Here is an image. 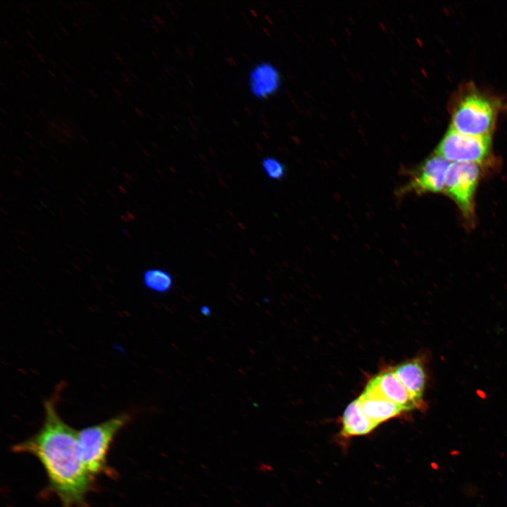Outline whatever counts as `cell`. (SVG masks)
Listing matches in <instances>:
<instances>
[{"mask_svg":"<svg viewBox=\"0 0 507 507\" xmlns=\"http://www.w3.org/2000/svg\"><path fill=\"white\" fill-rule=\"evenodd\" d=\"M61 87H62V89H63L68 95H70V96L72 95V92H70V90L68 87H66L64 86V85H61Z\"/></svg>","mask_w":507,"mask_h":507,"instance_id":"836d02e7","label":"cell"},{"mask_svg":"<svg viewBox=\"0 0 507 507\" xmlns=\"http://www.w3.org/2000/svg\"><path fill=\"white\" fill-rule=\"evenodd\" d=\"M66 6H67V9H68L69 11H70V12H72V13H74V12H75L74 8H73V6H71L69 3H66Z\"/></svg>","mask_w":507,"mask_h":507,"instance_id":"e575fe53","label":"cell"},{"mask_svg":"<svg viewBox=\"0 0 507 507\" xmlns=\"http://www.w3.org/2000/svg\"><path fill=\"white\" fill-rule=\"evenodd\" d=\"M42 15H43L47 20H49L51 19L49 15L46 12H45L44 11H42Z\"/></svg>","mask_w":507,"mask_h":507,"instance_id":"60d3db41","label":"cell"},{"mask_svg":"<svg viewBox=\"0 0 507 507\" xmlns=\"http://www.w3.org/2000/svg\"><path fill=\"white\" fill-rule=\"evenodd\" d=\"M81 138H82L83 140H84V141H87V140H88L87 138L84 135H81Z\"/></svg>","mask_w":507,"mask_h":507,"instance_id":"680465c9","label":"cell"},{"mask_svg":"<svg viewBox=\"0 0 507 507\" xmlns=\"http://www.w3.org/2000/svg\"><path fill=\"white\" fill-rule=\"evenodd\" d=\"M88 92H89V93L92 95V96L94 97V99H97V98H98V94H97V93H96L94 90L89 89H88Z\"/></svg>","mask_w":507,"mask_h":507,"instance_id":"d4e9b609","label":"cell"},{"mask_svg":"<svg viewBox=\"0 0 507 507\" xmlns=\"http://www.w3.org/2000/svg\"><path fill=\"white\" fill-rule=\"evenodd\" d=\"M36 56L42 63H46V61L45 60L44 57L42 56V54L37 51L36 53Z\"/></svg>","mask_w":507,"mask_h":507,"instance_id":"d6986e66","label":"cell"},{"mask_svg":"<svg viewBox=\"0 0 507 507\" xmlns=\"http://www.w3.org/2000/svg\"><path fill=\"white\" fill-rule=\"evenodd\" d=\"M24 63H25V65H27L30 68H32V65L29 60H27V58H24Z\"/></svg>","mask_w":507,"mask_h":507,"instance_id":"ab89813d","label":"cell"},{"mask_svg":"<svg viewBox=\"0 0 507 507\" xmlns=\"http://www.w3.org/2000/svg\"><path fill=\"white\" fill-rule=\"evenodd\" d=\"M37 75L38 78H40V80H42L43 77H42L41 75H39V74L37 73Z\"/></svg>","mask_w":507,"mask_h":507,"instance_id":"91938a15","label":"cell"},{"mask_svg":"<svg viewBox=\"0 0 507 507\" xmlns=\"http://www.w3.org/2000/svg\"><path fill=\"white\" fill-rule=\"evenodd\" d=\"M0 110H1V112L5 116H6V117H8V116H9L8 112H7L6 111H5V110L3 108V107H1V108H0Z\"/></svg>","mask_w":507,"mask_h":507,"instance_id":"ee69618b","label":"cell"},{"mask_svg":"<svg viewBox=\"0 0 507 507\" xmlns=\"http://www.w3.org/2000/svg\"><path fill=\"white\" fill-rule=\"evenodd\" d=\"M113 96H114V99H115V101H116L120 105H123V102H122L121 99H120V97H118V96H115V95H114Z\"/></svg>","mask_w":507,"mask_h":507,"instance_id":"7bdbcfd3","label":"cell"},{"mask_svg":"<svg viewBox=\"0 0 507 507\" xmlns=\"http://www.w3.org/2000/svg\"><path fill=\"white\" fill-rule=\"evenodd\" d=\"M48 62L53 68H57V64L53 60L48 59Z\"/></svg>","mask_w":507,"mask_h":507,"instance_id":"8d00e7d4","label":"cell"},{"mask_svg":"<svg viewBox=\"0 0 507 507\" xmlns=\"http://www.w3.org/2000/svg\"><path fill=\"white\" fill-rule=\"evenodd\" d=\"M61 61L66 67H68L71 70H73L72 65L64 58H61Z\"/></svg>","mask_w":507,"mask_h":507,"instance_id":"603a6c76","label":"cell"},{"mask_svg":"<svg viewBox=\"0 0 507 507\" xmlns=\"http://www.w3.org/2000/svg\"><path fill=\"white\" fill-rule=\"evenodd\" d=\"M135 111H136L139 115H142V113H140V111H139L137 108H135Z\"/></svg>","mask_w":507,"mask_h":507,"instance_id":"94428289","label":"cell"},{"mask_svg":"<svg viewBox=\"0 0 507 507\" xmlns=\"http://www.w3.org/2000/svg\"><path fill=\"white\" fill-rule=\"evenodd\" d=\"M131 415L122 413L100 423L77 432L78 451L87 472L95 479L110 472L107 456L116 434L130 422Z\"/></svg>","mask_w":507,"mask_h":507,"instance_id":"7a4b0ae2","label":"cell"},{"mask_svg":"<svg viewBox=\"0 0 507 507\" xmlns=\"http://www.w3.org/2000/svg\"><path fill=\"white\" fill-rule=\"evenodd\" d=\"M114 55H115V57L116 60H117L121 65H124V64H125V62H124L123 58L122 56L120 55V54H119L118 51H115V52H114Z\"/></svg>","mask_w":507,"mask_h":507,"instance_id":"e0dca14e","label":"cell"},{"mask_svg":"<svg viewBox=\"0 0 507 507\" xmlns=\"http://www.w3.org/2000/svg\"><path fill=\"white\" fill-rule=\"evenodd\" d=\"M26 34L30 37V38L31 39L35 40V37L34 34H33L30 30H26Z\"/></svg>","mask_w":507,"mask_h":507,"instance_id":"1f68e13d","label":"cell"},{"mask_svg":"<svg viewBox=\"0 0 507 507\" xmlns=\"http://www.w3.org/2000/svg\"><path fill=\"white\" fill-rule=\"evenodd\" d=\"M123 76V82L128 87L131 86V82L129 75L126 73L123 72L122 73Z\"/></svg>","mask_w":507,"mask_h":507,"instance_id":"5bb4252c","label":"cell"},{"mask_svg":"<svg viewBox=\"0 0 507 507\" xmlns=\"http://www.w3.org/2000/svg\"><path fill=\"white\" fill-rule=\"evenodd\" d=\"M480 173L477 163H451L446 175L444 192L456 204L469 223L474 219V199Z\"/></svg>","mask_w":507,"mask_h":507,"instance_id":"277c9868","label":"cell"},{"mask_svg":"<svg viewBox=\"0 0 507 507\" xmlns=\"http://www.w3.org/2000/svg\"><path fill=\"white\" fill-rule=\"evenodd\" d=\"M120 122L122 124V125L124 126L125 128L128 127V125L127 124V123L125 121H124L123 120H120Z\"/></svg>","mask_w":507,"mask_h":507,"instance_id":"c3c4849f","label":"cell"},{"mask_svg":"<svg viewBox=\"0 0 507 507\" xmlns=\"http://www.w3.org/2000/svg\"><path fill=\"white\" fill-rule=\"evenodd\" d=\"M48 73L54 78L56 77V75L50 70H48Z\"/></svg>","mask_w":507,"mask_h":507,"instance_id":"816d5d0a","label":"cell"},{"mask_svg":"<svg viewBox=\"0 0 507 507\" xmlns=\"http://www.w3.org/2000/svg\"><path fill=\"white\" fill-rule=\"evenodd\" d=\"M87 63L88 66H89L91 69L94 70V65H93L91 63H89V62L88 61Z\"/></svg>","mask_w":507,"mask_h":507,"instance_id":"db71d44e","label":"cell"},{"mask_svg":"<svg viewBox=\"0 0 507 507\" xmlns=\"http://www.w3.org/2000/svg\"><path fill=\"white\" fill-rule=\"evenodd\" d=\"M27 46H28L32 51H35V52H36V53L37 52V49L35 47V46H34L32 44H31L30 42H27Z\"/></svg>","mask_w":507,"mask_h":507,"instance_id":"83f0119b","label":"cell"},{"mask_svg":"<svg viewBox=\"0 0 507 507\" xmlns=\"http://www.w3.org/2000/svg\"><path fill=\"white\" fill-rule=\"evenodd\" d=\"M1 46H4L5 47L8 48V49H13V46L6 39H2L1 42Z\"/></svg>","mask_w":507,"mask_h":507,"instance_id":"2e32d148","label":"cell"},{"mask_svg":"<svg viewBox=\"0 0 507 507\" xmlns=\"http://www.w3.org/2000/svg\"><path fill=\"white\" fill-rule=\"evenodd\" d=\"M0 127H1V129L4 130H6L8 129L7 127H6V124H4V123H2V122L0 123Z\"/></svg>","mask_w":507,"mask_h":507,"instance_id":"7dc6e473","label":"cell"},{"mask_svg":"<svg viewBox=\"0 0 507 507\" xmlns=\"http://www.w3.org/2000/svg\"><path fill=\"white\" fill-rule=\"evenodd\" d=\"M415 401L423 406L426 374L423 361L415 358L392 368Z\"/></svg>","mask_w":507,"mask_h":507,"instance_id":"9c48e42d","label":"cell"},{"mask_svg":"<svg viewBox=\"0 0 507 507\" xmlns=\"http://www.w3.org/2000/svg\"><path fill=\"white\" fill-rule=\"evenodd\" d=\"M105 72L106 73V74H108V75H109V77H111L113 76L112 74L111 73V72H110L109 70H108L106 69V70H105Z\"/></svg>","mask_w":507,"mask_h":507,"instance_id":"9f6ffc18","label":"cell"},{"mask_svg":"<svg viewBox=\"0 0 507 507\" xmlns=\"http://www.w3.org/2000/svg\"><path fill=\"white\" fill-rule=\"evenodd\" d=\"M58 3L59 4L60 6H61V8H63V9H64V10H66V9H67L66 4H64V3H63V1H58Z\"/></svg>","mask_w":507,"mask_h":507,"instance_id":"74e56055","label":"cell"},{"mask_svg":"<svg viewBox=\"0 0 507 507\" xmlns=\"http://www.w3.org/2000/svg\"><path fill=\"white\" fill-rule=\"evenodd\" d=\"M7 58L8 59V61H9L10 62L14 63V61L13 60V58H12L9 55H7Z\"/></svg>","mask_w":507,"mask_h":507,"instance_id":"11a10c76","label":"cell"},{"mask_svg":"<svg viewBox=\"0 0 507 507\" xmlns=\"http://www.w3.org/2000/svg\"><path fill=\"white\" fill-rule=\"evenodd\" d=\"M73 24L74 27L78 30V32H82V30L80 27V25L77 22H73Z\"/></svg>","mask_w":507,"mask_h":507,"instance_id":"4dcf8cb0","label":"cell"},{"mask_svg":"<svg viewBox=\"0 0 507 507\" xmlns=\"http://www.w3.org/2000/svg\"><path fill=\"white\" fill-rule=\"evenodd\" d=\"M58 25H59L61 30L63 31V32L66 36L70 37V35L69 31H68L63 25H61V23L60 22H58Z\"/></svg>","mask_w":507,"mask_h":507,"instance_id":"ffe728a7","label":"cell"},{"mask_svg":"<svg viewBox=\"0 0 507 507\" xmlns=\"http://www.w3.org/2000/svg\"><path fill=\"white\" fill-rule=\"evenodd\" d=\"M65 383L56 385L44 401V418L39 431L15 444L13 451L36 457L46 474L50 491L64 507H88L87 496L94 478L87 472L80 457L77 432L59 415L57 403Z\"/></svg>","mask_w":507,"mask_h":507,"instance_id":"6da1fadb","label":"cell"},{"mask_svg":"<svg viewBox=\"0 0 507 507\" xmlns=\"http://www.w3.org/2000/svg\"><path fill=\"white\" fill-rule=\"evenodd\" d=\"M262 166L266 175L271 180H280L284 176L285 167L275 158H264Z\"/></svg>","mask_w":507,"mask_h":507,"instance_id":"4fadbf2b","label":"cell"},{"mask_svg":"<svg viewBox=\"0 0 507 507\" xmlns=\"http://www.w3.org/2000/svg\"><path fill=\"white\" fill-rule=\"evenodd\" d=\"M342 424L341 433L346 437L367 434L377 426L363 413L357 399L351 401L344 410Z\"/></svg>","mask_w":507,"mask_h":507,"instance_id":"8fae6325","label":"cell"},{"mask_svg":"<svg viewBox=\"0 0 507 507\" xmlns=\"http://www.w3.org/2000/svg\"><path fill=\"white\" fill-rule=\"evenodd\" d=\"M142 279L145 287L156 293L168 292L173 284L172 275L168 272L159 268L146 270Z\"/></svg>","mask_w":507,"mask_h":507,"instance_id":"7c38bea8","label":"cell"},{"mask_svg":"<svg viewBox=\"0 0 507 507\" xmlns=\"http://www.w3.org/2000/svg\"><path fill=\"white\" fill-rule=\"evenodd\" d=\"M113 91L114 94H115V96H118V97H120V98H121V97L123 96V95H122V94L120 93V92L119 90H118L116 88H114V87H113Z\"/></svg>","mask_w":507,"mask_h":507,"instance_id":"f1b7e54d","label":"cell"},{"mask_svg":"<svg viewBox=\"0 0 507 507\" xmlns=\"http://www.w3.org/2000/svg\"><path fill=\"white\" fill-rule=\"evenodd\" d=\"M201 312L204 315H206V316L210 315L211 313L210 308L207 306H203L201 308Z\"/></svg>","mask_w":507,"mask_h":507,"instance_id":"9a60e30c","label":"cell"},{"mask_svg":"<svg viewBox=\"0 0 507 507\" xmlns=\"http://www.w3.org/2000/svg\"><path fill=\"white\" fill-rule=\"evenodd\" d=\"M496 118L494 104L478 93H469L456 104L451 115V127L470 136L487 137Z\"/></svg>","mask_w":507,"mask_h":507,"instance_id":"3957f363","label":"cell"},{"mask_svg":"<svg viewBox=\"0 0 507 507\" xmlns=\"http://www.w3.org/2000/svg\"><path fill=\"white\" fill-rule=\"evenodd\" d=\"M249 84L254 95L265 99L274 94L280 85V76L276 68L267 63L256 65L249 75Z\"/></svg>","mask_w":507,"mask_h":507,"instance_id":"30bf717a","label":"cell"},{"mask_svg":"<svg viewBox=\"0 0 507 507\" xmlns=\"http://www.w3.org/2000/svg\"><path fill=\"white\" fill-rule=\"evenodd\" d=\"M15 62H16V63H17L20 68H26L25 63L23 61H22L21 60L17 59V60L15 61Z\"/></svg>","mask_w":507,"mask_h":507,"instance_id":"cb8c5ba5","label":"cell"},{"mask_svg":"<svg viewBox=\"0 0 507 507\" xmlns=\"http://www.w3.org/2000/svg\"><path fill=\"white\" fill-rule=\"evenodd\" d=\"M356 399L366 416L377 425L405 412L401 407L368 387Z\"/></svg>","mask_w":507,"mask_h":507,"instance_id":"ba28073f","label":"cell"},{"mask_svg":"<svg viewBox=\"0 0 507 507\" xmlns=\"http://www.w3.org/2000/svg\"><path fill=\"white\" fill-rule=\"evenodd\" d=\"M25 134L28 137H30V139H33V138H34V136H33L30 132H28L27 130H25Z\"/></svg>","mask_w":507,"mask_h":507,"instance_id":"bcb514c9","label":"cell"},{"mask_svg":"<svg viewBox=\"0 0 507 507\" xmlns=\"http://www.w3.org/2000/svg\"><path fill=\"white\" fill-rule=\"evenodd\" d=\"M25 21H26L31 27H34L35 26V23L32 22V20L30 18H29L28 17H25Z\"/></svg>","mask_w":507,"mask_h":507,"instance_id":"f546056e","label":"cell"},{"mask_svg":"<svg viewBox=\"0 0 507 507\" xmlns=\"http://www.w3.org/2000/svg\"><path fill=\"white\" fill-rule=\"evenodd\" d=\"M365 387L401 407L405 412L422 407L412 397L392 369L380 372L369 380Z\"/></svg>","mask_w":507,"mask_h":507,"instance_id":"52a82bcc","label":"cell"},{"mask_svg":"<svg viewBox=\"0 0 507 507\" xmlns=\"http://www.w3.org/2000/svg\"><path fill=\"white\" fill-rule=\"evenodd\" d=\"M30 92H31V94L33 95V96L36 97L37 99H39V96H38V94H37L35 91H33L32 89L30 91Z\"/></svg>","mask_w":507,"mask_h":507,"instance_id":"681fc988","label":"cell"},{"mask_svg":"<svg viewBox=\"0 0 507 507\" xmlns=\"http://www.w3.org/2000/svg\"><path fill=\"white\" fill-rule=\"evenodd\" d=\"M83 101H84L88 106H92L91 104L89 103L87 100L84 99Z\"/></svg>","mask_w":507,"mask_h":507,"instance_id":"6f0895ef","label":"cell"},{"mask_svg":"<svg viewBox=\"0 0 507 507\" xmlns=\"http://www.w3.org/2000/svg\"><path fill=\"white\" fill-rule=\"evenodd\" d=\"M120 16L121 17V18H122V20L124 21V23H125L126 24L128 25V20H127V19L125 18V16L123 15L122 13L120 14Z\"/></svg>","mask_w":507,"mask_h":507,"instance_id":"f6af8a7d","label":"cell"},{"mask_svg":"<svg viewBox=\"0 0 507 507\" xmlns=\"http://www.w3.org/2000/svg\"><path fill=\"white\" fill-rule=\"evenodd\" d=\"M10 23L15 30H19V26L13 20H10Z\"/></svg>","mask_w":507,"mask_h":507,"instance_id":"d590c367","label":"cell"},{"mask_svg":"<svg viewBox=\"0 0 507 507\" xmlns=\"http://www.w3.org/2000/svg\"><path fill=\"white\" fill-rule=\"evenodd\" d=\"M39 113L44 119H46L48 118V114H47L46 111H45V109H44L42 107L39 108Z\"/></svg>","mask_w":507,"mask_h":507,"instance_id":"ac0fdd59","label":"cell"},{"mask_svg":"<svg viewBox=\"0 0 507 507\" xmlns=\"http://www.w3.org/2000/svg\"><path fill=\"white\" fill-rule=\"evenodd\" d=\"M77 22L80 25L86 26L85 21L84 20L83 18H81L80 17L77 18Z\"/></svg>","mask_w":507,"mask_h":507,"instance_id":"d6a6232c","label":"cell"},{"mask_svg":"<svg viewBox=\"0 0 507 507\" xmlns=\"http://www.w3.org/2000/svg\"><path fill=\"white\" fill-rule=\"evenodd\" d=\"M20 73L22 74V75H23L25 79H27V80H30V77L29 74H28L26 71H25L24 70H20Z\"/></svg>","mask_w":507,"mask_h":507,"instance_id":"4316f807","label":"cell"},{"mask_svg":"<svg viewBox=\"0 0 507 507\" xmlns=\"http://www.w3.org/2000/svg\"><path fill=\"white\" fill-rule=\"evenodd\" d=\"M0 3H1V4L2 6H4V7H7V4H6V2H4V1L1 0V1H0Z\"/></svg>","mask_w":507,"mask_h":507,"instance_id":"f5cc1de1","label":"cell"},{"mask_svg":"<svg viewBox=\"0 0 507 507\" xmlns=\"http://www.w3.org/2000/svg\"><path fill=\"white\" fill-rule=\"evenodd\" d=\"M0 85H1V87L4 90H6V91H8V88L7 87V86H6L3 82H1Z\"/></svg>","mask_w":507,"mask_h":507,"instance_id":"b9f144b4","label":"cell"},{"mask_svg":"<svg viewBox=\"0 0 507 507\" xmlns=\"http://www.w3.org/2000/svg\"><path fill=\"white\" fill-rule=\"evenodd\" d=\"M63 77L65 79V80H67L69 83H70V84L73 83L72 78L68 74L63 73Z\"/></svg>","mask_w":507,"mask_h":507,"instance_id":"484cf974","label":"cell"},{"mask_svg":"<svg viewBox=\"0 0 507 507\" xmlns=\"http://www.w3.org/2000/svg\"><path fill=\"white\" fill-rule=\"evenodd\" d=\"M491 137H475L450 128L437 146V154L451 163L483 162L489 155Z\"/></svg>","mask_w":507,"mask_h":507,"instance_id":"5b68a950","label":"cell"},{"mask_svg":"<svg viewBox=\"0 0 507 507\" xmlns=\"http://www.w3.org/2000/svg\"><path fill=\"white\" fill-rule=\"evenodd\" d=\"M450 163L437 154L430 156L415 169L408 172V180L396 190V196L403 197L409 193L423 194L444 192L446 175Z\"/></svg>","mask_w":507,"mask_h":507,"instance_id":"8992f818","label":"cell"},{"mask_svg":"<svg viewBox=\"0 0 507 507\" xmlns=\"http://www.w3.org/2000/svg\"><path fill=\"white\" fill-rule=\"evenodd\" d=\"M48 125H49L51 127V128L53 129V130H58V131H59L60 130H61V129L59 127L58 125H57L56 124H55V123H53V122H49V123H48Z\"/></svg>","mask_w":507,"mask_h":507,"instance_id":"7402d4cb","label":"cell"},{"mask_svg":"<svg viewBox=\"0 0 507 507\" xmlns=\"http://www.w3.org/2000/svg\"><path fill=\"white\" fill-rule=\"evenodd\" d=\"M24 116H25V118L27 120H30V121H31V122L32 121V118L31 115H29L27 113L25 112V113H24Z\"/></svg>","mask_w":507,"mask_h":507,"instance_id":"f35d334b","label":"cell"},{"mask_svg":"<svg viewBox=\"0 0 507 507\" xmlns=\"http://www.w3.org/2000/svg\"><path fill=\"white\" fill-rule=\"evenodd\" d=\"M20 6L25 13H26L27 14H31V11H30V8L26 5H25L23 4H20Z\"/></svg>","mask_w":507,"mask_h":507,"instance_id":"44dd1931","label":"cell"},{"mask_svg":"<svg viewBox=\"0 0 507 507\" xmlns=\"http://www.w3.org/2000/svg\"><path fill=\"white\" fill-rule=\"evenodd\" d=\"M54 36H55L58 40L61 41V37L60 35H58L57 32H54Z\"/></svg>","mask_w":507,"mask_h":507,"instance_id":"f907efd6","label":"cell"}]
</instances>
